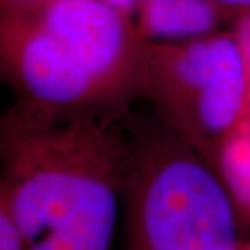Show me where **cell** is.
<instances>
[{
    "instance_id": "8992f818",
    "label": "cell",
    "mask_w": 250,
    "mask_h": 250,
    "mask_svg": "<svg viewBox=\"0 0 250 250\" xmlns=\"http://www.w3.org/2000/svg\"><path fill=\"white\" fill-rule=\"evenodd\" d=\"M0 250H21L20 232L0 176Z\"/></svg>"
},
{
    "instance_id": "5b68a950",
    "label": "cell",
    "mask_w": 250,
    "mask_h": 250,
    "mask_svg": "<svg viewBox=\"0 0 250 250\" xmlns=\"http://www.w3.org/2000/svg\"><path fill=\"white\" fill-rule=\"evenodd\" d=\"M134 20L147 41L190 39L223 23L208 0H139Z\"/></svg>"
},
{
    "instance_id": "7a4b0ae2",
    "label": "cell",
    "mask_w": 250,
    "mask_h": 250,
    "mask_svg": "<svg viewBox=\"0 0 250 250\" xmlns=\"http://www.w3.org/2000/svg\"><path fill=\"white\" fill-rule=\"evenodd\" d=\"M146 42L102 0L0 5V81L41 113L121 116L139 100Z\"/></svg>"
},
{
    "instance_id": "9c48e42d",
    "label": "cell",
    "mask_w": 250,
    "mask_h": 250,
    "mask_svg": "<svg viewBox=\"0 0 250 250\" xmlns=\"http://www.w3.org/2000/svg\"><path fill=\"white\" fill-rule=\"evenodd\" d=\"M102 2L108 3L110 7L116 8L118 12L125 13L126 17H129L134 20L136 18V12L137 7H139V0H102ZM136 21V20H134Z\"/></svg>"
},
{
    "instance_id": "52a82bcc",
    "label": "cell",
    "mask_w": 250,
    "mask_h": 250,
    "mask_svg": "<svg viewBox=\"0 0 250 250\" xmlns=\"http://www.w3.org/2000/svg\"><path fill=\"white\" fill-rule=\"evenodd\" d=\"M221 21H237L250 13V0H208Z\"/></svg>"
},
{
    "instance_id": "8fae6325",
    "label": "cell",
    "mask_w": 250,
    "mask_h": 250,
    "mask_svg": "<svg viewBox=\"0 0 250 250\" xmlns=\"http://www.w3.org/2000/svg\"><path fill=\"white\" fill-rule=\"evenodd\" d=\"M242 250H250V246H249V247H246V249H242Z\"/></svg>"
},
{
    "instance_id": "277c9868",
    "label": "cell",
    "mask_w": 250,
    "mask_h": 250,
    "mask_svg": "<svg viewBox=\"0 0 250 250\" xmlns=\"http://www.w3.org/2000/svg\"><path fill=\"white\" fill-rule=\"evenodd\" d=\"M139 99L218 169L250 105V68L234 31L147 41Z\"/></svg>"
},
{
    "instance_id": "6da1fadb",
    "label": "cell",
    "mask_w": 250,
    "mask_h": 250,
    "mask_svg": "<svg viewBox=\"0 0 250 250\" xmlns=\"http://www.w3.org/2000/svg\"><path fill=\"white\" fill-rule=\"evenodd\" d=\"M127 116L0 111V176L21 250H111L123 215Z\"/></svg>"
},
{
    "instance_id": "30bf717a",
    "label": "cell",
    "mask_w": 250,
    "mask_h": 250,
    "mask_svg": "<svg viewBox=\"0 0 250 250\" xmlns=\"http://www.w3.org/2000/svg\"><path fill=\"white\" fill-rule=\"evenodd\" d=\"M18 2H28V0H0V5H8V3H18Z\"/></svg>"
},
{
    "instance_id": "3957f363",
    "label": "cell",
    "mask_w": 250,
    "mask_h": 250,
    "mask_svg": "<svg viewBox=\"0 0 250 250\" xmlns=\"http://www.w3.org/2000/svg\"><path fill=\"white\" fill-rule=\"evenodd\" d=\"M123 250H242L220 171L155 115L127 116Z\"/></svg>"
},
{
    "instance_id": "ba28073f",
    "label": "cell",
    "mask_w": 250,
    "mask_h": 250,
    "mask_svg": "<svg viewBox=\"0 0 250 250\" xmlns=\"http://www.w3.org/2000/svg\"><path fill=\"white\" fill-rule=\"evenodd\" d=\"M236 28H234V34L237 36L239 42H241L244 54H246L249 68H250V13L246 17L239 18L237 21H234Z\"/></svg>"
}]
</instances>
